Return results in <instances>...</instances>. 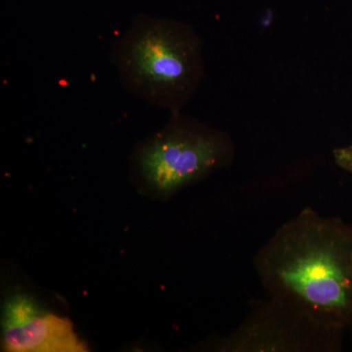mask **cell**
<instances>
[{
	"label": "cell",
	"mask_w": 352,
	"mask_h": 352,
	"mask_svg": "<svg viewBox=\"0 0 352 352\" xmlns=\"http://www.w3.org/2000/svg\"><path fill=\"white\" fill-rule=\"evenodd\" d=\"M111 62L127 91L148 105L182 112L205 73L198 32L171 18L141 14L113 43Z\"/></svg>",
	"instance_id": "7a4b0ae2"
},
{
	"label": "cell",
	"mask_w": 352,
	"mask_h": 352,
	"mask_svg": "<svg viewBox=\"0 0 352 352\" xmlns=\"http://www.w3.org/2000/svg\"><path fill=\"white\" fill-rule=\"evenodd\" d=\"M333 157L338 166L352 175V144L336 148Z\"/></svg>",
	"instance_id": "8992f818"
},
{
	"label": "cell",
	"mask_w": 352,
	"mask_h": 352,
	"mask_svg": "<svg viewBox=\"0 0 352 352\" xmlns=\"http://www.w3.org/2000/svg\"><path fill=\"white\" fill-rule=\"evenodd\" d=\"M346 331L281 300H252L237 328L210 342L219 352H339Z\"/></svg>",
	"instance_id": "277c9868"
},
{
	"label": "cell",
	"mask_w": 352,
	"mask_h": 352,
	"mask_svg": "<svg viewBox=\"0 0 352 352\" xmlns=\"http://www.w3.org/2000/svg\"><path fill=\"white\" fill-rule=\"evenodd\" d=\"M3 349L10 352H85L66 317L41 309L25 295H16L6 303L3 315Z\"/></svg>",
	"instance_id": "5b68a950"
},
{
	"label": "cell",
	"mask_w": 352,
	"mask_h": 352,
	"mask_svg": "<svg viewBox=\"0 0 352 352\" xmlns=\"http://www.w3.org/2000/svg\"><path fill=\"white\" fill-rule=\"evenodd\" d=\"M254 270L270 298L352 330V226L305 208L258 250Z\"/></svg>",
	"instance_id": "6da1fadb"
},
{
	"label": "cell",
	"mask_w": 352,
	"mask_h": 352,
	"mask_svg": "<svg viewBox=\"0 0 352 352\" xmlns=\"http://www.w3.org/2000/svg\"><path fill=\"white\" fill-rule=\"evenodd\" d=\"M232 138L182 112L171 113L161 129L141 141L132 157L136 179L168 197L228 168L235 157Z\"/></svg>",
	"instance_id": "3957f363"
}]
</instances>
